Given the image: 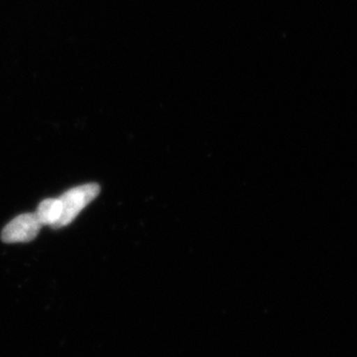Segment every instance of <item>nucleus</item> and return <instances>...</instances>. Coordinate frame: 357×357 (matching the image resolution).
I'll return each mask as SVG.
<instances>
[{
  "label": "nucleus",
  "mask_w": 357,
  "mask_h": 357,
  "mask_svg": "<svg viewBox=\"0 0 357 357\" xmlns=\"http://www.w3.org/2000/svg\"><path fill=\"white\" fill-rule=\"evenodd\" d=\"M100 187L96 183H87L70 189L59 197L62 204V215L55 229L66 227L79 215L80 211L99 195Z\"/></svg>",
  "instance_id": "nucleus-1"
},
{
  "label": "nucleus",
  "mask_w": 357,
  "mask_h": 357,
  "mask_svg": "<svg viewBox=\"0 0 357 357\" xmlns=\"http://www.w3.org/2000/svg\"><path fill=\"white\" fill-rule=\"evenodd\" d=\"M42 225L35 213H24L7 224L1 234L5 243H28L36 238Z\"/></svg>",
  "instance_id": "nucleus-2"
},
{
  "label": "nucleus",
  "mask_w": 357,
  "mask_h": 357,
  "mask_svg": "<svg viewBox=\"0 0 357 357\" xmlns=\"http://www.w3.org/2000/svg\"><path fill=\"white\" fill-rule=\"evenodd\" d=\"M36 217L38 222L43 225H50L55 229L56 224L59 222L62 215V204L59 199H47L42 201L36 211Z\"/></svg>",
  "instance_id": "nucleus-3"
}]
</instances>
